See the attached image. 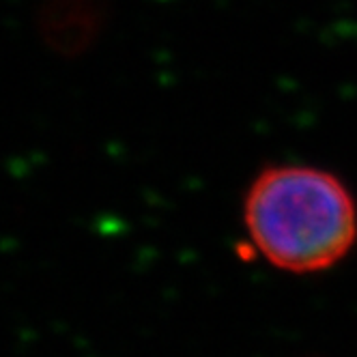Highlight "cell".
I'll return each mask as SVG.
<instances>
[{"label":"cell","instance_id":"cell-1","mask_svg":"<svg viewBox=\"0 0 357 357\" xmlns=\"http://www.w3.org/2000/svg\"><path fill=\"white\" fill-rule=\"evenodd\" d=\"M243 222L261 257L314 273L342 261L357 239V207L340 178L308 166H275L252 181Z\"/></svg>","mask_w":357,"mask_h":357}]
</instances>
